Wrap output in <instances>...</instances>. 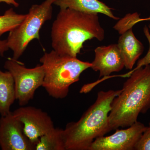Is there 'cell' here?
I'll use <instances>...</instances> for the list:
<instances>
[{
    "instance_id": "14",
    "label": "cell",
    "mask_w": 150,
    "mask_h": 150,
    "mask_svg": "<svg viewBox=\"0 0 150 150\" xmlns=\"http://www.w3.org/2000/svg\"><path fill=\"white\" fill-rule=\"evenodd\" d=\"M64 129L54 128L42 136L36 145V150H66Z\"/></svg>"
},
{
    "instance_id": "8",
    "label": "cell",
    "mask_w": 150,
    "mask_h": 150,
    "mask_svg": "<svg viewBox=\"0 0 150 150\" xmlns=\"http://www.w3.org/2000/svg\"><path fill=\"white\" fill-rule=\"evenodd\" d=\"M143 123L137 121L129 128L116 129L109 136L96 139L89 150H133L142 134L146 129Z\"/></svg>"
},
{
    "instance_id": "22",
    "label": "cell",
    "mask_w": 150,
    "mask_h": 150,
    "mask_svg": "<svg viewBox=\"0 0 150 150\" xmlns=\"http://www.w3.org/2000/svg\"></svg>"
},
{
    "instance_id": "17",
    "label": "cell",
    "mask_w": 150,
    "mask_h": 150,
    "mask_svg": "<svg viewBox=\"0 0 150 150\" xmlns=\"http://www.w3.org/2000/svg\"><path fill=\"white\" fill-rule=\"evenodd\" d=\"M134 150H150V122L137 142Z\"/></svg>"
},
{
    "instance_id": "13",
    "label": "cell",
    "mask_w": 150,
    "mask_h": 150,
    "mask_svg": "<svg viewBox=\"0 0 150 150\" xmlns=\"http://www.w3.org/2000/svg\"><path fill=\"white\" fill-rule=\"evenodd\" d=\"M15 100L14 81L8 71L3 72L0 69V114L4 116L8 114L12 105Z\"/></svg>"
},
{
    "instance_id": "16",
    "label": "cell",
    "mask_w": 150,
    "mask_h": 150,
    "mask_svg": "<svg viewBox=\"0 0 150 150\" xmlns=\"http://www.w3.org/2000/svg\"><path fill=\"white\" fill-rule=\"evenodd\" d=\"M143 21H144V18H141L139 14L138 13L129 14L120 20L113 28L117 30L121 35L128 30L132 28L133 26L138 23Z\"/></svg>"
},
{
    "instance_id": "10",
    "label": "cell",
    "mask_w": 150,
    "mask_h": 150,
    "mask_svg": "<svg viewBox=\"0 0 150 150\" xmlns=\"http://www.w3.org/2000/svg\"><path fill=\"white\" fill-rule=\"evenodd\" d=\"M95 59L91 63V68L95 71L99 72V77L103 79L110 78L113 72H119L125 67L124 61L117 44L99 46L94 50Z\"/></svg>"
},
{
    "instance_id": "19",
    "label": "cell",
    "mask_w": 150,
    "mask_h": 150,
    "mask_svg": "<svg viewBox=\"0 0 150 150\" xmlns=\"http://www.w3.org/2000/svg\"><path fill=\"white\" fill-rule=\"evenodd\" d=\"M9 47L8 45L7 39L6 40H0V55L2 56H4V54L6 51H7Z\"/></svg>"
},
{
    "instance_id": "7",
    "label": "cell",
    "mask_w": 150,
    "mask_h": 150,
    "mask_svg": "<svg viewBox=\"0 0 150 150\" xmlns=\"http://www.w3.org/2000/svg\"><path fill=\"white\" fill-rule=\"evenodd\" d=\"M13 112L23 123L24 134L35 147L40 137L55 128L51 117L40 108L22 106Z\"/></svg>"
},
{
    "instance_id": "11",
    "label": "cell",
    "mask_w": 150,
    "mask_h": 150,
    "mask_svg": "<svg viewBox=\"0 0 150 150\" xmlns=\"http://www.w3.org/2000/svg\"><path fill=\"white\" fill-rule=\"evenodd\" d=\"M117 45L123 57L125 68L132 70L144 52V45L134 35L132 28L121 34Z\"/></svg>"
},
{
    "instance_id": "3",
    "label": "cell",
    "mask_w": 150,
    "mask_h": 150,
    "mask_svg": "<svg viewBox=\"0 0 150 150\" xmlns=\"http://www.w3.org/2000/svg\"><path fill=\"white\" fill-rule=\"evenodd\" d=\"M121 89L99 91L95 102L76 122L68 123L63 131L66 150H89L97 138L111 131L109 114L113 99Z\"/></svg>"
},
{
    "instance_id": "5",
    "label": "cell",
    "mask_w": 150,
    "mask_h": 150,
    "mask_svg": "<svg viewBox=\"0 0 150 150\" xmlns=\"http://www.w3.org/2000/svg\"><path fill=\"white\" fill-rule=\"evenodd\" d=\"M56 0H46L40 4L33 5L23 21L9 32L7 39L9 48L13 53L12 59L18 60L34 39H40V28L52 18V5Z\"/></svg>"
},
{
    "instance_id": "12",
    "label": "cell",
    "mask_w": 150,
    "mask_h": 150,
    "mask_svg": "<svg viewBox=\"0 0 150 150\" xmlns=\"http://www.w3.org/2000/svg\"><path fill=\"white\" fill-rule=\"evenodd\" d=\"M54 4L60 9L71 8L85 13H102L115 20L119 19L114 15L112 8L99 0H56Z\"/></svg>"
},
{
    "instance_id": "2",
    "label": "cell",
    "mask_w": 150,
    "mask_h": 150,
    "mask_svg": "<svg viewBox=\"0 0 150 150\" xmlns=\"http://www.w3.org/2000/svg\"><path fill=\"white\" fill-rule=\"evenodd\" d=\"M121 76L129 78L111 104L109 114L111 131L131 126L137 122L140 113L150 109V64Z\"/></svg>"
},
{
    "instance_id": "20",
    "label": "cell",
    "mask_w": 150,
    "mask_h": 150,
    "mask_svg": "<svg viewBox=\"0 0 150 150\" xmlns=\"http://www.w3.org/2000/svg\"><path fill=\"white\" fill-rule=\"evenodd\" d=\"M0 2L5 3L7 4L11 5L15 7H18L19 5L18 3L17 2L16 0H0Z\"/></svg>"
},
{
    "instance_id": "15",
    "label": "cell",
    "mask_w": 150,
    "mask_h": 150,
    "mask_svg": "<svg viewBox=\"0 0 150 150\" xmlns=\"http://www.w3.org/2000/svg\"><path fill=\"white\" fill-rule=\"evenodd\" d=\"M26 16V14L16 13L12 8L6 11L3 15L0 16V37L17 27Z\"/></svg>"
},
{
    "instance_id": "21",
    "label": "cell",
    "mask_w": 150,
    "mask_h": 150,
    "mask_svg": "<svg viewBox=\"0 0 150 150\" xmlns=\"http://www.w3.org/2000/svg\"><path fill=\"white\" fill-rule=\"evenodd\" d=\"M144 21H150V16L149 17L146 18H144Z\"/></svg>"
},
{
    "instance_id": "4",
    "label": "cell",
    "mask_w": 150,
    "mask_h": 150,
    "mask_svg": "<svg viewBox=\"0 0 150 150\" xmlns=\"http://www.w3.org/2000/svg\"><path fill=\"white\" fill-rule=\"evenodd\" d=\"M40 62L45 73L42 86L50 96L56 99L65 98L70 86L79 80L82 73L92 66L91 63L77 57L62 56L54 50L45 53Z\"/></svg>"
},
{
    "instance_id": "18",
    "label": "cell",
    "mask_w": 150,
    "mask_h": 150,
    "mask_svg": "<svg viewBox=\"0 0 150 150\" xmlns=\"http://www.w3.org/2000/svg\"><path fill=\"white\" fill-rule=\"evenodd\" d=\"M144 33L149 44V51L144 58H142V59L138 61L137 63V67L131 70L137 69L141 67L150 64V25H149V27H147L146 25L144 26Z\"/></svg>"
},
{
    "instance_id": "1",
    "label": "cell",
    "mask_w": 150,
    "mask_h": 150,
    "mask_svg": "<svg viewBox=\"0 0 150 150\" xmlns=\"http://www.w3.org/2000/svg\"><path fill=\"white\" fill-rule=\"evenodd\" d=\"M51 45L54 51L62 56L77 57L86 41L105 38L98 13L81 12L71 8L60 9L52 24Z\"/></svg>"
},
{
    "instance_id": "9",
    "label": "cell",
    "mask_w": 150,
    "mask_h": 150,
    "mask_svg": "<svg viewBox=\"0 0 150 150\" xmlns=\"http://www.w3.org/2000/svg\"><path fill=\"white\" fill-rule=\"evenodd\" d=\"M0 147L2 150H35L24 134L23 123L11 111L0 118Z\"/></svg>"
},
{
    "instance_id": "6",
    "label": "cell",
    "mask_w": 150,
    "mask_h": 150,
    "mask_svg": "<svg viewBox=\"0 0 150 150\" xmlns=\"http://www.w3.org/2000/svg\"><path fill=\"white\" fill-rule=\"evenodd\" d=\"M4 67L13 77L16 100L20 105L25 106L33 99L36 90L43 85L45 75L43 66L38 65L29 69L18 60L10 58Z\"/></svg>"
}]
</instances>
